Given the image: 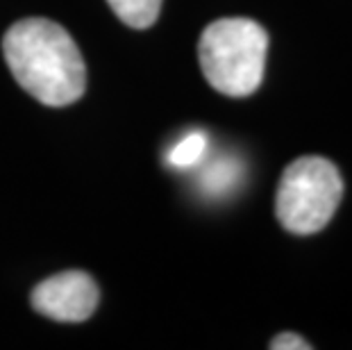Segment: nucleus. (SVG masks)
Returning <instances> with one entry per match:
<instances>
[{
  "label": "nucleus",
  "mask_w": 352,
  "mask_h": 350,
  "mask_svg": "<svg viewBox=\"0 0 352 350\" xmlns=\"http://www.w3.org/2000/svg\"><path fill=\"white\" fill-rule=\"evenodd\" d=\"M3 53L19 85L43 105L64 107L85 94V59L73 36L48 19L14 23L3 39Z\"/></svg>",
  "instance_id": "nucleus-1"
},
{
  "label": "nucleus",
  "mask_w": 352,
  "mask_h": 350,
  "mask_svg": "<svg viewBox=\"0 0 352 350\" xmlns=\"http://www.w3.org/2000/svg\"><path fill=\"white\" fill-rule=\"evenodd\" d=\"M268 34L252 19H219L205 28L198 43L200 69L219 94L245 98L264 80Z\"/></svg>",
  "instance_id": "nucleus-2"
},
{
  "label": "nucleus",
  "mask_w": 352,
  "mask_h": 350,
  "mask_svg": "<svg viewBox=\"0 0 352 350\" xmlns=\"http://www.w3.org/2000/svg\"><path fill=\"white\" fill-rule=\"evenodd\" d=\"M343 198V177L325 157L307 155L284 168L275 196V214L294 234H316L334 219Z\"/></svg>",
  "instance_id": "nucleus-3"
},
{
  "label": "nucleus",
  "mask_w": 352,
  "mask_h": 350,
  "mask_svg": "<svg viewBox=\"0 0 352 350\" xmlns=\"http://www.w3.org/2000/svg\"><path fill=\"white\" fill-rule=\"evenodd\" d=\"M98 287L85 271H64L32 289V307L59 323H82L98 307Z\"/></svg>",
  "instance_id": "nucleus-4"
},
{
  "label": "nucleus",
  "mask_w": 352,
  "mask_h": 350,
  "mask_svg": "<svg viewBox=\"0 0 352 350\" xmlns=\"http://www.w3.org/2000/svg\"><path fill=\"white\" fill-rule=\"evenodd\" d=\"M114 14L134 30L151 28L162 10V0H107Z\"/></svg>",
  "instance_id": "nucleus-5"
},
{
  "label": "nucleus",
  "mask_w": 352,
  "mask_h": 350,
  "mask_svg": "<svg viewBox=\"0 0 352 350\" xmlns=\"http://www.w3.org/2000/svg\"><path fill=\"white\" fill-rule=\"evenodd\" d=\"M205 151H207V137L202 135V132H189V135L182 137L173 148H170L166 160L170 166L189 168L202 160Z\"/></svg>",
  "instance_id": "nucleus-6"
},
{
  "label": "nucleus",
  "mask_w": 352,
  "mask_h": 350,
  "mask_svg": "<svg viewBox=\"0 0 352 350\" xmlns=\"http://www.w3.org/2000/svg\"><path fill=\"white\" fill-rule=\"evenodd\" d=\"M236 180V164L234 162H216L212 168L202 175V187L207 193L228 191Z\"/></svg>",
  "instance_id": "nucleus-7"
},
{
  "label": "nucleus",
  "mask_w": 352,
  "mask_h": 350,
  "mask_svg": "<svg viewBox=\"0 0 352 350\" xmlns=\"http://www.w3.org/2000/svg\"><path fill=\"white\" fill-rule=\"evenodd\" d=\"M273 350H309L311 344L307 339H302L300 334H294V332H282L277 334V337H273L271 344Z\"/></svg>",
  "instance_id": "nucleus-8"
}]
</instances>
